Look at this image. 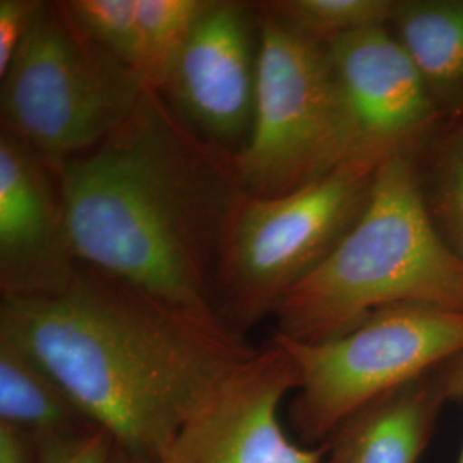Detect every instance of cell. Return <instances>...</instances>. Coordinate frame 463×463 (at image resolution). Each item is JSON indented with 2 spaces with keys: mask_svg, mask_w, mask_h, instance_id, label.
<instances>
[{
  "mask_svg": "<svg viewBox=\"0 0 463 463\" xmlns=\"http://www.w3.org/2000/svg\"><path fill=\"white\" fill-rule=\"evenodd\" d=\"M53 166L81 265L229 326L216 304V275L249 196L233 151L206 141L160 91L146 90L118 129Z\"/></svg>",
  "mask_w": 463,
  "mask_h": 463,
  "instance_id": "cell-1",
  "label": "cell"
},
{
  "mask_svg": "<svg viewBox=\"0 0 463 463\" xmlns=\"http://www.w3.org/2000/svg\"><path fill=\"white\" fill-rule=\"evenodd\" d=\"M0 338L43 365L116 447L155 462L258 352L229 326L86 265L59 294L0 298Z\"/></svg>",
  "mask_w": 463,
  "mask_h": 463,
  "instance_id": "cell-2",
  "label": "cell"
},
{
  "mask_svg": "<svg viewBox=\"0 0 463 463\" xmlns=\"http://www.w3.org/2000/svg\"><path fill=\"white\" fill-rule=\"evenodd\" d=\"M400 304L463 311V260L430 220L415 155L381 164L361 218L281 298L275 333L325 342Z\"/></svg>",
  "mask_w": 463,
  "mask_h": 463,
  "instance_id": "cell-3",
  "label": "cell"
},
{
  "mask_svg": "<svg viewBox=\"0 0 463 463\" xmlns=\"http://www.w3.org/2000/svg\"><path fill=\"white\" fill-rule=\"evenodd\" d=\"M0 80L2 129L53 165L99 145L148 90L84 33L62 2H43Z\"/></svg>",
  "mask_w": 463,
  "mask_h": 463,
  "instance_id": "cell-4",
  "label": "cell"
},
{
  "mask_svg": "<svg viewBox=\"0 0 463 463\" xmlns=\"http://www.w3.org/2000/svg\"><path fill=\"white\" fill-rule=\"evenodd\" d=\"M381 164L350 160L315 183L248 198L233 216L216 275V304L244 335L321 265L367 206Z\"/></svg>",
  "mask_w": 463,
  "mask_h": 463,
  "instance_id": "cell-5",
  "label": "cell"
},
{
  "mask_svg": "<svg viewBox=\"0 0 463 463\" xmlns=\"http://www.w3.org/2000/svg\"><path fill=\"white\" fill-rule=\"evenodd\" d=\"M273 338L298 365L290 426L302 443L321 447L348 415L463 352V311L400 304L325 342Z\"/></svg>",
  "mask_w": 463,
  "mask_h": 463,
  "instance_id": "cell-6",
  "label": "cell"
},
{
  "mask_svg": "<svg viewBox=\"0 0 463 463\" xmlns=\"http://www.w3.org/2000/svg\"><path fill=\"white\" fill-rule=\"evenodd\" d=\"M258 16L254 120L235 164L249 196L273 198L315 183L354 156L326 47L260 11Z\"/></svg>",
  "mask_w": 463,
  "mask_h": 463,
  "instance_id": "cell-7",
  "label": "cell"
},
{
  "mask_svg": "<svg viewBox=\"0 0 463 463\" xmlns=\"http://www.w3.org/2000/svg\"><path fill=\"white\" fill-rule=\"evenodd\" d=\"M298 386V365L271 336L184 422L160 463H325V445H298L281 430L279 407Z\"/></svg>",
  "mask_w": 463,
  "mask_h": 463,
  "instance_id": "cell-8",
  "label": "cell"
},
{
  "mask_svg": "<svg viewBox=\"0 0 463 463\" xmlns=\"http://www.w3.org/2000/svg\"><path fill=\"white\" fill-rule=\"evenodd\" d=\"M258 53L260 16L254 4L212 0L160 93L199 136L237 153L252 129Z\"/></svg>",
  "mask_w": 463,
  "mask_h": 463,
  "instance_id": "cell-9",
  "label": "cell"
},
{
  "mask_svg": "<svg viewBox=\"0 0 463 463\" xmlns=\"http://www.w3.org/2000/svg\"><path fill=\"white\" fill-rule=\"evenodd\" d=\"M347 120L354 160L383 164L415 155L441 112L388 26L344 34L326 45Z\"/></svg>",
  "mask_w": 463,
  "mask_h": 463,
  "instance_id": "cell-10",
  "label": "cell"
},
{
  "mask_svg": "<svg viewBox=\"0 0 463 463\" xmlns=\"http://www.w3.org/2000/svg\"><path fill=\"white\" fill-rule=\"evenodd\" d=\"M55 166L0 131V298L66 290L78 275Z\"/></svg>",
  "mask_w": 463,
  "mask_h": 463,
  "instance_id": "cell-11",
  "label": "cell"
},
{
  "mask_svg": "<svg viewBox=\"0 0 463 463\" xmlns=\"http://www.w3.org/2000/svg\"><path fill=\"white\" fill-rule=\"evenodd\" d=\"M448 402L439 367L367 403L325 441L328 463H417Z\"/></svg>",
  "mask_w": 463,
  "mask_h": 463,
  "instance_id": "cell-12",
  "label": "cell"
},
{
  "mask_svg": "<svg viewBox=\"0 0 463 463\" xmlns=\"http://www.w3.org/2000/svg\"><path fill=\"white\" fill-rule=\"evenodd\" d=\"M0 422L28 434L42 453L99 430L43 365L5 338H0Z\"/></svg>",
  "mask_w": 463,
  "mask_h": 463,
  "instance_id": "cell-13",
  "label": "cell"
},
{
  "mask_svg": "<svg viewBox=\"0 0 463 463\" xmlns=\"http://www.w3.org/2000/svg\"><path fill=\"white\" fill-rule=\"evenodd\" d=\"M441 114H463V0H402L388 26Z\"/></svg>",
  "mask_w": 463,
  "mask_h": 463,
  "instance_id": "cell-14",
  "label": "cell"
},
{
  "mask_svg": "<svg viewBox=\"0 0 463 463\" xmlns=\"http://www.w3.org/2000/svg\"><path fill=\"white\" fill-rule=\"evenodd\" d=\"M397 0H271L254 7L288 32L326 47L344 34L390 26Z\"/></svg>",
  "mask_w": 463,
  "mask_h": 463,
  "instance_id": "cell-15",
  "label": "cell"
},
{
  "mask_svg": "<svg viewBox=\"0 0 463 463\" xmlns=\"http://www.w3.org/2000/svg\"><path fill=\"white\" fill-rule=\"evenodd\" d=\"M210 5L212 0H136L137 76L148 90H162L170 67Z\"/></svg>",
  "mask_w": 463,
  "mask_h": 463,
  "instance_id": "cell-16",
  "label": "cell"
},
{
  "mask_svg": "<svg viewBox=\"0 0 463 463\" xmlns=\"http://www.w3.org/2000/svg\"><path fill=\"white\" fill-rule=\"evenodd\" d=\"M422 191L436 231L463 260V114L436 149Z\"/></svg>",
  "mask_w": 463,
  "mask_h": 463,
  "instance_id": "cell-17",
  "label": "cell"
},
{
  "mask_svg": "<svg viewBox=\"0 0 463 463\" xmlns=\"http://www.w3.org/2000/svg\"><path fill=\"white\" fill-rule=\"evenodd\" d=\"M62 4L84 33L137 76L139 34L136 0H67Z\"/></svg>",
  "mask_w": 463,
  "mask_h": 463,
  "instance_id": "cell-18",
  "label": "cell"
},
{
  "mask_svg": "<svg viewBox=\"0 0 463 463\" xmlns=\"http://www.w3.org/2000/svg\"><path fill=\"white\" fill-rule=\"evenodd\" d=\"M42 5L40 0H0V78L30 33Z\"/></svg>",
  "mask_w": 463,
  "mask_h": 463,
  "instance_id": "cell-19",
  "label": "cell"
},
{
  "mask_svg": "<svg viewBox=\"0 0 463 463\" xmlns=\"http://www.w3.org/2000/svg\"><path fill=\"white\" fill-rule=\"evenodd\" d=\"M114 439L103 430H97L64 447L42 453V463H109Z\"/></svg>",
  "mask_w": 463,
  "mask_h": 463,
  "instance_id": "cell-20",
  "label": "cell"
},
{
  "mask_svg": "<svg viewBox=\"0 0 463 463\" xmlns=\"http://www.w3.org/2000/svg\"><path fill=\"white\" fill-rule=\"evenodd\" d=\"M0 463H42V451L28 434L0 422Z\"/></svg>",
  "mask_w": 463,
  "mask_h": 463,
  "instance_id": "cell-21",
  "label": "cell"
},
{
  "mask_svg": "<svg viewBox=\"0 0 463 463\" xmlns=\"http://www.w3.org/2000/svg\"><path fill=\"white\" fill-rule=\"evenodd\" d=\"M439 376L447 392L448 402L463 405V352L439 365ZM457 463H463V445Z\"/></svg>",
  "mask_w": 463,
  "mask_h": 463,
  "instance_id": "cell-22",
  "label": "cell"
},
{
  "mask_svg": "<svg viewBox=\"0 0 463 463\" xmlns=\"http://www.w3.org/2000/svg\"><path fill=\"white\" fill-rule=\"evenodd\" d=\"M109 463H160L155 462V460H148V458H141V457H136L131 455L128 451H124L122 448L116 447L112 448V455H110V462Z\"/></svg>",
  "mask_w": 463,
  "mask_h": 463,
  "instance_id": "cell-23",
  "label": "cell"
},
{
  "mask_svg": "<svg viewBox=\"0 0 463 463\" xmlns=\"http://www.w3.org/2000/svg\"><path fill=\"white\" fill-rule=\"evenodd\" d=\"M325 463H328V462H326V460H325Z\"/></svg>",
  "mask_w": 463,
  "mask_h": 463,
  "instance_id": "cell-24",
  "label": "cell"
}]
</instances>
